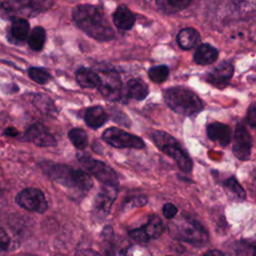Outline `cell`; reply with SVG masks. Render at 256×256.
Masks as SVG:
<instances>
[{
	"mask_svg": "<svg viewBox=\"0 0 256 256\" xmlns=\"http://www.w3.org/2000/svg\"><path fill=\"white\" fill-rule=\"evenodd\" d=\"M75 24L91 38L105 42L115 38V32L107 21L103 11L91 4H80L72 11Z\"/></svg>",
	"mask_w": 256,
	"mask_h": 256,
	"instance_id": "1",
	"label": "cell"
},
{
	"mask_svg": "<svg viewBox=\"0 0 256 256\" xmlns=\"http://www.w3.org/2000/svg\"><path fill=\"white\" fill-rule=\"evenodd\" d=\"M40 167L47 177L68 189L85 193L93 186L90 175L81 169H73L67 165L47 161L41 162Z\"/></svg>",
	"mask_w": 256,
	"mask_h": 256,
	"instance_id": "2",
	"label": "cell"
},
{
	"mask_svg": "<svg viewBox=\"0 0 256 256\" xmlns=\"http://www.w3.org/2000/svg\"><path fill=\"white\" fill-rule=\"evenodd\" d=\"M163 98L167 106L175 113L183 116H192L203 109V102L192 90L177 86L163 92Z\"/></svg>",
	"mask_w": 256,
	"mask_h": 256,
	"instance_id": "3",
	"label": "cell"
},
{
	"mask_svg": "<svg viewBox=\"0 0 256 256\" xmlns=\"http://www.w3.org/2000/svg\"><path fill=\"white\" fill-rule=\"evenodd\" d=\"M168 231L173 238L197 246L204 245L208 240V234L204 227L189 217H181L171 221L168 225Z\"/></svg>",
	"mask_w": 256,
	"mask_h": 256,
	"instance_id": "4",
	"label": "cell"
},
{
	"mask_svg": "<svg viewBox=\"0 0 256 256\" xmlns=\"http://www.w3.org/2000/svg\"><path fill=\"white\" fill-rule=\"evenodd\" d=\"M152 140L159 150L176 162L182 171L190 172L192 170L193 163L191 158L174 137L165 131H155L152 134Z\"/></svg>",
	"mask_w": 256,
	"mask_h": 256,
	"instance_id": "5",
	"label": "cell"
},
{
	"mask_svg": "<svg viewBox=\"0 0 256 256\" xmlns=\"http://www.w3.org/2000/svg\"><path fill=\"white\" fill-rule=\"evenodd\" d=\"M53 0H6L0 2V10L11 17H31L46 12Z\"/></svg>",
	"mask_w": 256,
	"mask_h": 256,
	"instance_id": "6",
	"label": "cell"
},
{
	"mask_svg": "<svg viewBox=\"0 0 256 256\" xmlns=\"http://www.w3.org/2000/svg\"><path fill=\"white\" fill-rule=\"evenodd\" d=\"M78 160L82 166L103 185H118L117 174L104 162L93 159L87 155H78Z\"/></svg>",
	"mask_w": 256,
	"mask_h": 256,
	"instance_id": "7",
	"label": "cell"
},
{
	"mask_svg": "<svg viewBox=\"0 0 256 256\" xmlns=\"http://www.w3.org/2000/svg\"><path fill=\"white\" fill-rule=\"evenodd\" d=\"M102 139L115 148L141 149L145 146L144 141L133 134L125 132L117 127H110L102 134Z\"/></svg>",
	"mask_w": 256,
	"mask_h": 256,
	"instance_id": "8",
	"label": "cell"
},
{
	"mask_svg": "<svg viewBox=\"0 0 256 256\" xmlns=\"http://www.w3.org/2000/svg\"><path fill=\"white\" fill-rule=\"evenodd\" d=\"M15 201L20 207L30 212L44 213L48 208L44 193L34 187H28L21 190L16 195Z\"/></svg>",
	"mask_w": 256,
	"mask_h": 256,
	"instance_id": "9",
	"label": "cell"
},
{
	"mask_svg": "<svg viewBox=\"0 0 256 256\" xmlns=\"http://www.w3.org/2000/svg\"><path fill=\"white\" fill-rule=\"evenodd\" d=\"M98 87L101 95L108 101H118L122 95V83L118 74L111 69L102 70Z\"/></svg>",
	"mask_w": 256,
	"mask_h": 256,
	"instance_id": "10",
	"label": "cell"
},
{
	"mask_svg": "<svg viewBox=\"0 0 256 256\" xmlns=\"http://www.w3.org/2000/svg\"><path fill=\"white\" fill-rule=\"evenodd\" d=\"M116 196L117 186L103 185L93 203L92 211L96 220H103L108 215Z\"/></svg>",
	"mask_w": 256,
	"mask_h": 256,
	"instance_id": "11",
	"label": "cell"
},
{
	"mask_svg": "<svg viewBox=\"0 0 256 256\" xmlns=\"http://www.w3.org/2000/svg\"><path fill=\"white\" fill-rule=\"evenodd\" d=\"M252 148V138L247 128L242 122L236 125L233 137V147L232 151L236 158L245 161L248 160L251 154Z\"/></svg>",
	"mask_w": 256,
	"mask_h": 256,
	"instance_id": "12",
	"label": "cell"
},
{
	"mask_svg": "<svg viewBox=\"0 0 256 256\" xmlns=\"http://www.w3.org/2000/svg\"><path fill=\"white\" fill-rule=\"evenodd\" d=\"M163 232L164 224L162 220L158 216L152 215L144 226L129 231V235L136 241L147 242L150 239L159 238Z\"/></svg>",
	"mask_w": 256,
	"mask_h": 256,
	"instance_id": "13",
	"label": "cell"
},
{
	"mask_svg": "<svg viewBox=\"0 0 256 256\" xmlns=\"http://www.w3.org/2000/svg\"><path fill=\"white\" fill-rule=\"evenodd\" d=\"M22 139L27 142H32L39 147H54L57 145L55 137L40 123L31 125L25 131Z\"/></svg>",
	"mask_w": 256,
	"mask_h": 256,
	"instance_id": "14",
	"label": "cell"
},
{
	"mask_svg": "<svg viewBox=\"0 0 256 256\" xmlns=\"http://www.w3.org/2000/svg\"><path fill=\"white\" fill-rule=\"evenodd\" d=\"M234 73L233 65L229 62H222L205 75V81L218 88H223L228 84Z\"/></svg>",
	"mask_w": 256,
	"mask_h": 256,
	"instance_id": "15",
	"label": "cell"
},
{
	"mask_svg": "<svg viewBox=\"0 0 256 256\" xmlns=\"http://www.w3.org/2000/svg\"><path fill=\"white\" fill-rule=\"evenodd\" d=\"M29 33L30 25L25 18L11 17V26L7 37L11 43L20 45L28 38Z\"/></svg>",
	"mask_w": 256,
	"mask_h": 256,
	"instance_id": "16",
	"label": "cell"
},
{
	"mask_svg": "<svg viewBox=\"0 0 256 256\" xmlns=\"http://www.w3.org/2000/svg\"><path fill=\"white\" fill-rule=\"evenodd\" d=\"M206 132L210 140L217 142L221 146H227L231 141V129L226 124L219 122L209 123L206 127Z\"/></svg>",
	"mask_w": 256,
	"mask_h": 256,
	"instance_id": "17",
	"label": "cell"
},
{
	"mask_svg": "<svg viewBox=\"0 0 256 256\" xmlns=\"http://www.w3.org/2000/svg\"><path fill=\"white\" fill-rule=\"evenodd\" d=\"M114 25L120 30H129L135 23V16L126 6L120 5L112 15Z\"/></svg>",
	"mask_w": 256,
	"mask_h": 256,
	"instance_id": "18",
	"label": "cell"
},
{
	"mask_svg": "<svg viewBox=\"0 0 256 256\" xmlns=\"http://www.w3.org/2000/svg\"><path fill=\"white\" fill-rule=\"evenodd\" d=\"M75 79L82 88H98L101 83L99 74L86 67H80L76 71Z\"/></svg>",
	"mask_w": 256,
	"mask_h": 256,
	"instance_id": "19",
	"label": "cell"
},
{
	"mask_svg": "<svg viewBox=\"0 0 256 256\" xmlns=\"http://www.w3.org/2000/svg\"><path fill=\"white\" fill-rule=\"evenodd\" d=\"M84 120L87 126L92 129H97L106 123L108 115L101 106H92L86 110Z\"/></svg>",
	"mask_w": 256,
	"mask_h": 256,
	"instance_id": "20",
	"label": "cell"
},
{
	"mask_svg": "<svg viewBox=\"0 0 256 256\" xmlns=\"http://www.w3.org/2000/svg\"><path fill=\"white\" fill-rule=\"evenodd\" d=\"M218 57V50L205 43L197 47L196 52L194 53V61L199 65H209L213 63Z\"/></svg>",
	"mask_w": 256,
	"mask_h": 256,
	"instance_id": "21",
	"label": "cell"
},
{
	"mask_svg": "<svg viewBox=\"0 0 256 256\" xmlns=\"http://www.w3.org/2000/svg\"><path fill=\"white\" fill-rule=\"evenodd\" d=\"M127 95L135 100H143L149 93V88L147 84L138 78H133L127 82L126 85Z\"/></svg>",
	"mask_w": 256,
	"mask_h": 256,
	"instance_id": "22",
	"label": "cell"
},
{
	"mask_svg": "<svg viewBox=\"0 0 256 256\" xmlns=\"http://www.w3.org/2000/svg\"><path fill=\"white\" fill-rule=\"evenodd\" d=\"M198 40L199 33L195 29L190 27L183 28L177 34V43L184 50H189L193 48L198 42Z\"/></svg>",
	"mask_w": 256,
	"mask_h": 256,
	"instance_id": "23",
	"label": "cell"
},
{
	"mask_svg": "<svg viewBox=\"0 0 256 256\" xmlns=\"http://www.w3.org/2000/svg\"><path fill=\"white\" fill-rule=\"evenodd\" d=\"M32 103L43 114L50 116H55L57 114V109L53 100L45 94H34Z\"/></svg>",
	"mask_w": 256,
	"mask_h": 256,
	"instance_id": "24",
	"label": "cell"
},
{
	"mask_svg": "<svg viewBox=\"0 0 256 256\" xmlns=\"http://www.w3.org/2000/svg\"><path fill=\"white\" fill-rule=\"evenodd\" d=\"M28 41V45L30 47V49H32L33 51L39 52L43 49L44 44L46 42V31L43 27L41 26H36L34 27L30 33L29 36L27 38Z\"/></svg>",
	"mask_w": 256,
	"mask_h": 256,
	"instance_id": "25",
	"label": "cell"
},
{
	"mask_svg": "<svg viewBox=\"0 0 256 256\" xmlns=\"http://www.w3.org/2000/svg\"><path fill=\"white\" fill-rule=\"evenodd\" d=\"M192 0H155L160 11L166 14H172L185 9Z\"/></svg>",
	"mask_w": 256,
	"mask_h": 256,
	"instance_id": "26",
	"label": "cell"
},
{
	"mask_svg": "<svg viewBox=\"0 0 256 256\" xmlns=\"http://www.w3.org/2000/svg\"><path fill=\"white\" fill-rule=\"evenodd\" d=\"M68 137L71 143L79 150H83L88 145V136L85 130L81 128H72L68 132Z\"/></svg>",
	"mask_w": 256,
	"mask_h": 256,
	"instance_id": "27",
	"label": "cell"
},
{
	"mask_svg": "<svg viewBox=\"0 0 256 256\" xmlns=\"http://www.w3.org/2000/svg\"><path fill=\"white\" fill-rule=\"evenodd\" d=\"M168 74H169V70L165 65L154 66L148 70V77L150 78V80L158 84L164 82L167 79Z\"/></svg>",
	"mask_w": 256,
	"mask_h": 256,
	"instance_id": "28",
	"label": "cell"
},
{
	"mask_svg": "<svg viewBox=\"0 0 256 256\" xmlns=\"http://www.w3.org/2000/svg\"><path fill=\"white\" fill-rule=\"evenodd\" d=\"M28 76L38 84H46L51 78L50 73L46 69L40 67H30L28 69Z\"/></svg>",
	"mask_w": 256,
	"mask_h": 256,
	"instance_id": "29",
	"label": "cell"
},
{
	"mask_svg": "<svg viewBox=\"0 0 256 256\" xmlns=\"http://www.w3.org/2000/svg\"><path fill=\"white\" fill-rule=\"evenodd\" d=\"M223 185L227 190L232 192L238 198H240V199H245L246 198L245 190L242 188V186L239 184V182L237 181V179L235 177H230V178L226 179L223 182Z\"/></svg>",
	"mask_w": 256,
	"mask_h": 256,
	"instance_id": "30",
	"label": "cell"
},
{
	"mask_svg": "<svg viewBox=\"0 0 256 256\" xmlns=\"http://www.w3.org/2000/svg\"><path fill=\"white\" fill-rule=\"evenodd\" d=\"M11 249V238L8 233L0 228V256H6Z\"/></svg>",
	"mask_w": 256,
	"mask_h": 256,
	"instance_id": "31",
	"label": "cell"
},
{
	"mask_svg": "<svg viewBox=\"0 0 256 256\" xmlns=\"http://www.w3.org/2000/svg\"><path fill=\"white\" fill-rule=\"evenodd\" d=\"M162 212H163V215L165 216L166 219L171 220V219H173V218L176 216V214L178 213V209H177V207H176L174 204H172V203H166V204H164V206H163Z\"/></svg>",
	"mask_w": 256,
	"mask_h": 256,
	"instance_id": "32",
	"label": "cell"
},
{
	"mask_svg": "<svg viewBox=\"0 0 256 256\" xmlns=\"http://www.w3.org/2000/svg\"><path fill=\"white\" fill-rule=\"evenodd\" d=\"M247 123L256 130V103H253L249 106L246 116Z\"/></svg>",
	"mask_w": 256,
	"mask_h": 256,
	"instance_id": "33",
	"label": "cell"
},
{
	"mask_svg": "<svg viewBox=\"0 0 256 256\" xmlns=\"http://www.w3.org/2000/svg\"><path fill=\"white\" fill-rule=\"evenodd\" d=\"M123 256H147V253L142 247H130Z\"/></svg>",
	"mask_w": 256,
	"mask_h": 256,
	"instance_id": "34",
	"label": "cell"
},
{
	"mask_svg": "<svg viewBox=\"0 0 256 256\" xmlns=\"http://www.w3.org/2000/svg\"><path fill=\"white\" fill-rule=\"evenodd\" d=\"M128 202L132 206L140 207V206H143L147 203V199H146V197H143V196H136V197H132L130 200H128Z\"/></svg>",
	"mask_w": 256,
	"mask_h": 256,
	"instance_id": "35",
	"label": "cell"
},
{
	"mask_svg": "<svg viewBox=\"0 0 256 256\" xmlns=\"http://www.w3.org/2000/svg\"><path fill=\"white\" fill-rule=\"evenodd\" d=\"M77 256H101L98 252L92 249H84L77 253Z\"/></svg>",
	"mask_w": 256,
	"mask_h": 256,
	"instance_id": "36",
	"label": "cell"
},
{
	"mask_svg": "<svg viewBox=\"0 0 256 256\" xmlns=\"http://www.w3.org/2000/svg\"><path fill=\"white\" fill-rule=\"evenodd\" d=\"M4 134L10 137H15L16 135H18V130L14 127H8L4 130Z\"/></svg>",
	"mask_w": 256,
	"mask_h": 256,
	"instance_id": "37",
	"label": "cell"
},
{
	"mask_svg": "<svg viewBox=\"0 0 256 256\" xmlns=\"http://www.w3.org/2000/svg\"><path fill=\"white\" fill-rule=\"evenodd\" d=\"M203 256H225V255L221 251L213 249V250H209L206 253H204Z\"/></svg>",
	"mask_w": 256,
	"mask_h": 256,
	"instance_id": "38",
	"label": "cell"
},
{
	"mask_svg": "<svg viewBox=\"0 0 256 256\" xmlns=\"http://www.w3.org/2000/svg\"><path fill=\"white\" fill-rule=\"evenodd\" d=\"M105 256H114V254H113L112 252H110V251H109V252H107V253H106V255H105Z\"/></svg>",
	"mask_w": 256,
	"mask_h": 256,
	"instance_id": "39",
	"label": "cell"
},
{
	"mask_svg": "<svg viewBox=\"0 0 256 256\" xmlns=\"http://www.w3.org/2000/svg\"><path fill=\"white\" fill-rule=\"evenodd\" d=\"M252 256H256V246L254 247V252H253V255Z\"/></svg>",
	"mask_w": 256,
	"mask_h": 256,
	"instance_id": "40",
	"label": "cell"
},
{
	"mask_svg": "<svg viewBox=\"0 0 256 256\" xmlns=\"http://www.w3.org/2000/svg\"><path fill=\"white\" fill-rule=\"evenodd\" d=\"M22 256H37V255H33V254H25V255H22Z\"/></svg>",
	"mask_w": 256,
	"mask_h": 256,
	"instance_id": "41",
	"label": "cell"
}]
</instances>
